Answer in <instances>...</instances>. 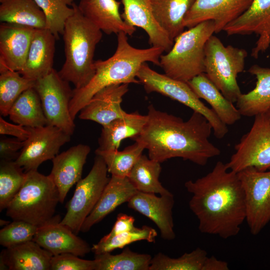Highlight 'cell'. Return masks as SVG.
Segmentation results:
<instances>
[{
	"label": "cell",
	"mask_w": 270,
	"mask_h": 270,
	"mask_svg": "<svg viewBox=\"0 0 270 270\" xmlns=\"http://www.w3.org/2000/svg\"><path fill=\"white\" fill-rule=\"evenodd\" d=\"M35 29L14 24L0 25V72L23 68Z\"/></svg>",
	"instance_id": "cell-16"
},
{
	"label": "cell",
	"mask_w": 270,
	"mask_h": 270,
	"mask_svg": "<svg viewBox=\"0 0 270 270\" xmlns=\"http://www.w3.org/2000/svg\"><path fill=\"white\" fill-rule=\"evenodd\" d=\"M214 32V21L207 20L179 34L170 50L160 57L159 66L164 74L188 82L204 72L205 45Z\"/></svg>",
	"instance_id": "cell-6"
},
{
	"label": "cell",
	"mask_w": 270,
	"mask_h": 270,
	"mask_svg": "<svg viewBox=\"0 0 270 270\" xmlns=\"http://www.w3.org/2000/svg\"><path fill=\"white\" fill-rule=\"evenodd\" d=\"M69 84L53 68L48 74L36 80L34 88L40 96L48 124L72 136L76 126L70 111L73 90Z\"/></svg>",
	"instance_id": "cell-10"
},
{
	"label": "cell",
	"mask_w": 270,
	"mask_h": 270,
	"mask_svg": "<svg viewBox=\"0 0 270 270\" xmlns=\"http://www.w3.org/2000/svg\"><path fill=\"white\" fill-rule=\"evenodd\" d=\"M73 14L66 20L63 36L65 60L58 73L62 78L72 83L74 89L86 85L95 70L93 60L102 32L86 18L74 2Z\"/></svg>",
	"instance_id": "cell-4"
},
{
	"label": "cell",
	"mask_w": 270,
	"mask_h": 270,
	"mask_svg": "<svg viewBox=\"0 0 270 270\" xmlns=\"http://www.w3.org/2000/svg\"><path fill=\"white\" fill-rule=\"evenodd\" d=\"M134 218L132 216L120 213L118 215L116 220L110 232L102 238L106 240L114 236L134 229Z\"/></svg>",
	"instance_id": "cell-43"
},
{
	"label": "cell",
	"mask_w": 270,
	"mask_h": 270,
	"mask_svg": "<svg viewBox=\"0 0 270 270\" xmlns=\"http://www.w3.org/2000/svg\"><path fill=\"white\" fill-rule=\"evenodd\" d=\"M266 116L270 123V108H268L264 113Z\"/></svg>",
	"instance_id": "cell-45"
},
{
	"label": "cell",
	"mask_w": 270,
	"mask_h": 270,
	"mask_svg": "<svg viewBox=\"0 0 270 270\" xmlns=\"http://www.w3.org/2000/svg\"><path fill=\"white\" fill-rule=\"evenodd\" d=\"M0 74V112L6 116L16 100L24 92L34 87L36 81L16 71L6 70Z\"/></svg>",
	"instance_id": "cell-36"
},
{
	"label": "cell",
	"mask_w": 270,
	"mask_h": 270,
	"mask_svg": "<svg viewBox=\"0 0 270 270\" xmlns=\"http://www.w3.org/2000/svg\"><path fill=\"white\" fill-rule=\"evenodd\" d=\"M223 30L228 36L256 34L251 56L257 58L270 46V0H252L248 10Z\"/></svg>",
	"instance_id": "cell-14"
},
{
	"label": "cell",
	"mask_w": 270,
	"mask_h": 270,
	"mask_svg": "<svg viewBox=\"0 0 270 270\" xmlns=\"http://www.w3.org/2000/svg\"><path fill=\"white\" fill-rule=\"evenodd\" d=\"M127 35L124 32L117 34V47L114 54L106 60L94 61L95 72L90 80L83 88L73 90L70 111L74 120L100 90L114 84H140L136 76L144 63L151 62L160 66V57L164 52L162 48H136L130 44Z\"/></svg>",
	"instance_id": "cell-3"
},
{
	"label": "cell",
	"mask_w": 270,
	"mask_h": 270,
	"mask_svg": "<svg viewBox=\"0 0 270 270\" xmlns=\"http://www.w3.org/2000/svg\"><path fill=\"white\" fill-rule=\"evenodd\" d=\"M235 152L226 163L238 172L253 167L260 171L270 169V123L264 114L254 116L250 130L234 146Z\"/></svg>",
	"instance_id": "cell-11"
},
{
	"label": "cell",
	"mask_w": 270,
	"mask_h": 270,
	"mask_svg": "<svg viewBox=\"0 0 270 270\" xmlns=\"http://www.w3.org/2000/svg\"><path fill=\"white\" fill-rule=\"evenodd\" d=\"M204 52V73L226 98L236 102L242 94L237 77L244 70L248 52L244 48L226 46L212 35L206 44Z\"/></svg>",
	"instance_id": "cell-7"
},
{
	"label": "cell",
	"mask_w": 270,
	"mask_h": 270,
	"mask_svg": "<svg viewBox=\"0 0 270 270\" xmlns=\"http://www.w3.org/2000/svg\"><path fill=\"white\" fill-rule=\"evenodd\" d=\"M122 2L124 12L121 15L124 20L131 26L144 30L152 46L162 48L164 52H168L174 41L156 20L151 0H122Z\"/></svg>",
	"instance_id": "cell-21"
},
{
	"label": "cell",
	"mask_w": 270,
	"mask_h": 270,
	"mask_svg": "<svg viewBox=\"0 0 270 270\" xmlns=\"http://www.w3.org/2000/svg\"><path fill=\"white\" fill-rule=\"evenodd\" d=\"M78 5L84 16L106 34L124 32L131 36L136 30L122 19L120 2L116 0H80Z\"/></svg>",
	"instance_id": "cell-22"
},
{
	"label": "cell",
	"mask_w": 270,
	"mask_h": 270,
	"mask_svg": "<svg viewBox=\"0 0 270 270\" xmlns=\"http://www.w3.org/2000/svg\"><path fill=\"white\" fill-rule=\"evenodd\" d=\"M38 227L24 220H14L0 230V244L6 248L32 240Z\"/></svg>",
	"instance_id": "cell-40"
},
{
	"label": "cell",
	"mask_w": 270,
	"mask_h": 270,
	"mask_svg": "<svg viewBox=\"0 0 270 270\" xmlns=\"http://www.w3.org/2000/svg\"><path fill=\"white\" fill-rule=\"evenodd\" d=\"M174 204L173 194L157 196L155 194L137 191L128 202V206L152 220L159 228L161 236L165 240L175 238L172 218Z\"/></svg>",
	"instance_id": "cell-17"
},
{
	"label": "cell",
	"mask_w": 270,
	"mask_h": 270,
	"mask_svg": "<svg viewBox=\"0 0 270 270\" xmlns=\"http://www.w3.org/2000/svg\"><path fill=\"white\" fill-rule=\"evenodd\" d=\"M60 216L38 227L34 241L53 256L69 253L84 256L92 252V248L78 237L68 227L62 224Z\"/></svg>",
	"instance_id": "cell-18"
},
{
	"label": "cell",
	"mask_w": 270,
	"mask_h": 270,
	"mask_svg": "<svg viewBox=\"0 0 270 270\" xmlns=\"http://www.w3.org/2000/svg\"><path fill=\"white\" fill-rule=\"evenodd\" d=\"M14 160H1L0 164V211L6 209L23 186L26 176Z\"/></svg>",
	"instance_id": "cell-37"
},
{
	"label": "cell",
	"mask_w": 270,
	"mask_h": 270,
	"mask_svg": "<svg viewBox=\"0 0 270 270\" xmlns=\"http://www.w3.org/2000/svg\"><path fill=\"white\" fill-rule=\"evenodd\" d=\"M136 77L146 92L160 94L204 116L212 126L214 134L217 138L222 139L228 134V126L220 119L212 108L200 100L188 82L160 74L152 70L146 62L141 66Z\"/></svg>",
	"instance_id": "cell-8"
},
{
	"label": "cell",
	"mask_w": 270,
	"mask_h": 270,
	"mask_svg": "<svg viewBox=\"0 0 270 270\" xmlns=\"http://www.w3.org/2000/svg\"><path fill=\"white\" fill-rule=\"evenodd\" d=\"M252 0H195L186 14L183 25L188 28L212 20L215 32L223 30L250 7Z\"/></svg>",
	"instance_id": "cell-15"
},
{
	"label": "cell",
	"mask_w": 270,
	"mask_h": 270,
	"mask_svg": "<svg viewBox=\"0 0 270 270\" xmlns=\"http://www.w3.org/2000/svg\"><path fill=\"white\" fill-rule=\"evenodd\" d=\"M248 72L256 77V85L240 96L236 106L242 116L250 117L264 114L270 108V68L254 64Z\"/></svg>",
	"instance_id": "cell-29"
},
{
	"label": "cell",
	"mask_w": 270,
	"mask_h": 270,
	"mask_svg": "<svg viewBox=\"0 0 270 270\" xmlns=\"http://www.w3.org/2000/svg\"><path fill=\"white\" fill-rule=\"evenodd\" d=\"M227 262L197 248L178 258H172L160 252L152 258L149 270H228Z\"/></svg>",
	"instance_id": "cell-26"
},
{
	"label": "cell",
	"mask_w": 270,
	"mask_h": 270,
	"mask_svg": "<svg viewBox=\"0 0 270 270\" xmlns=\"http://www.w3.org/2000/svg\"><path fill=\"white\" fill-rule=\"evenodd\" d=\"M128 84L112 85L100 90L80 110L79 118L104 126L126 116L128 113L122 110L121 102L128 90Z\"/></svg>",
	"instance_id": "cell-20"
},
{
	"label": "cell",
	"mask_w": 270,
	"mask_h": 270,
	"mask_svg": "<svg viewBox=\"0 0 270 270\" xmlns=\"http://www.w3.org/2000/svg\"><path fill=\"white\" fill-rule=\"evenodd\" d=\"M160 162L142 154L128 178L138 191L164 195L170 193L159 180Z\"/></svg>",
	"instance_id": "cell-33"
},
{
	"label": "cell",
	"mask_w": 270,
	"mask_h": 270,
	"mask_svg": "<svg viewBox=\"0 0 270 270\" xmlns=\"http://www.w3.org/2000/svg\"><path fill=\"white\" fill-rule=\"evenodd\" d=\"M0 3L1 22L46 28L44 14L34 0H3Z\"/></svg>",
	"instance_id": "cell-30"
},
{
	"label": "cell",
	"mask_w": 270,
	"mask_h": 270,
	"mask_svg": "<svg viewBox=\"0 0 270 270\" xmlns=\"http://www.w3.org/2000/svg\"><path fill=\"white\" fill-rule=\"evenodd\" d=\"M238 174L244 194L246 220L256 236L270 222V170L248 167Z\"/></svg>",
	"instance_id": "cell-12"
},
{
	"label": "cell",
	"mask_w": 270,
	"mask_h": 270,
	"mask_svg": "<svg viewBox=\"0 0 270 270\" xmlns=\"http://www.w3.org/2000/svg\"><path fill=\"white\" fill-rule=\"evenodd\" d=\"M152 258L150 254L134 252L128 247L118 254H94L96 270H149Z\"/></svg>",
	"instance_id": "cell-34"
},
{
	"label": "cell",
	"mask_w": 270,
	"mask_h": 270,
	"mask_svg": "<svg viewBox=\"0 0 270 270\" xmlns=\"http://www.w3.org/2000/svg\"><path fill=\"white\" fill-rule=\"evenodd\" d=\"M195 0H151L154 17L170 38L174 40L184 30V18Z\"/></svg>",
	"instance_id": "cell-31"
},
{
	"label": "cell",
	"mask_w": 270,
	"mask_h": 270,
	"mask_svg": "<svg viewBox=\"0 0 270 270\" xmlns=\"http://www.w3.org/2000/svg\"><path fill=\"white\" fill-rule=\"evenodd\" d=\"M126 147L123 150L101 151L96 150V154L104 159L108 172L112 176L125 178L129 175L132 168L142 154L144 146L139 142Z\"/></svg>",
	"instance_id": "cell-35"
},
{
	"label": "cell",
	"mask_w": 270,
	"mask_h": 270,
	"mask_svg": "<svg viewBox=\"0 0 270 270\" xmlns=\"http://www.w3.org/2000/svg\"><path fill=\"white\" fill-rule=\"evenodd\" d=\"M2 0H0V2H2Z\"/></svg>",
	"instance_id": "cell-47"
},
{
	"label": "cell",
	"mask_w": 270,
	"mask_h": 270,
	"mask_svg": "<svg viewBox=\"0 0 270 270\" xmlns=\"http://www.w3.org/2000/svg\"><path fill=\"white\" fill-rule=\"evenodd\" d=\"M43 12L46 18V28L56 40L64 33L66 22L74 9L73 0H34Z\"/></svg>",
	"instance_id": "cell-38"
},
{
	"label": "cell",
	"mask_w": 270,
	"mask_h": 270,
	"mask_svg": "<svg viewBox=\"0 0 270 270\" xmlns=\"http://www.w3.org/2000/svg\"><path fill=\"white\" fill-rule=\"evenodd\" d=\"M90 148L78 144L58 154L52 160V168L49 174L56 186L60 202L63 203L71 188L80 179L84 164Z\"/></svg>",
	"instance_id": "cell-19"
},
{
	"label": "cell",
	"mask_w": 270,
	"mask_h": 270,
	"mask_svg": "<svg viewBox=\"0 0 270 270\" xmlns=\"http://www.w3.org/2000/svg\"><path fill=\"white\" fill-rule=\"evenodd\" d=\"M97 262L80 258L72 254L66 253L53 256L50 270H96Z\"/></svg>",
	"instance_id": "cell-41"
},
{
	"label": "cell",
	"mask_w": 270,
	"mask_h": 270,
	"mask_svg": "<svg viewBox=\"0 0 270 270\" xmlns=\"http://www.w3.org/2000/svg\"><path fill=\"white\" fill-rule=\"evenodd\" d=\"M147 120L141 133L133 140L148 150V158L160 162L180 158L199 166L220 154L209 138L212 126L202 114L193 112L187 120L156 109L148 108Z\"/></svg>",
	"instance_id": "cell-2"
},
{
	"label": "cell",
	"mask_w": 270,
	"mask_h": 270,
	"mask_svg": "<svg viewBox=\"0 0 270 270\" xmlns=\"http://www.w3.org/2000/svg\"><path fill=\"white\" fill-rule=\"evenodd\" d=\"M26 172L25 182L6 208V214L14 220H24L40 227L58 216L54 214L60 202L59 192L50 175L38 170Z\"/></svg>",
	"instance_id": "cell-5"
},
{
	"label": "cell",
	"mask_w": 270,
	"mask_h": 270,
	"mask_svg": "<svg viewBox=\"0 0 270 270\" xmlns=\"http://www.w3.org/2000/svg\"><path fill=\"white\" fill-rule=\"evenodd\" d=\"M26 128L28 138L14 160L25 172L38 170L42 162L52 160L61 146L70 140L71 136L54 126Z\"/></svg>",
	"instance_id": "cell-13"
},
{
	"label": "cell",
	"mask_w": 270,
	"mask_h": 270,
	"mask_svg": "<svg viewBox=\"0 0 270 270\" xmlns=\"http://www.w3.org/2000/svg\"><path fill=\"white\" fill-rule=\"evenodd\" d=\"M10 222H7V221H6L4 220H0V225L1 226H6L7 224H10Z\"/></svg>",
	"instance_id": "cell-46"
},
{
	"label": "cell",
	"mask_w": 270,
	"mask_h": 270,
	"mask_svg": "<svg viewBox=\"0 0 270 270\" xmlns=\"http://www.w3.org/2000/svg\"><path fill=\"white\" fill-rule=\"evenodd\" d=\"M53 255L34 240L3 250L0 269L10 270H50Z\"/></svg>",
	"instance_id": "cell-25"
},
{
	"label": "cell",
	"mask_w": 270,
	"mask_h": 270,
	"mask_svg": "<svg viewBox=\"0 0 270 270\" xmlns=\"http://www.w3.org/2000/svg\"><path fill=\"white\" fill-rule=\"evenodd\" d=\"M0 134L12 136L21 140L25 141L28 138L30 132L26 127L16 124L10 123L0 116Z\"/></svg>",
	"instance_id": "cell-44"
},
{
	"label": "cell",
	"mask_w": 270,
	"mask_h": 270,
	"mask_svg": "<svg viewBox=\"0 0 270 270\" xmlns=\"http://www.w3.org/2000/svg\"><path fill=\"white\" fill-rule=\"evenodd\" d=\"M108 168L101 156L96 154L88 174L77 183L71 200L66 205V212L60 222L75 234L81 227L98 202L110 178Z\"/></svg>",
	"instance_id": "cell-9"
},
{
	"label": "cell",
	"mask_w": 270,
	"mask_h": 270,
	"mask_svg": "<svg viewBox=\"0 0 270 270\" xmlns=\"http://www.w3.org/2000/svg\"><path fill=\"white\" fill-rule=\"evenodd\" d=\"M158 236L156 230L148 226L134 229L112 236L106 240L101 238L100 242L94 244L92 252L96 254L111 252L114 250L122 248L134 242L146 240L154 242Z\"/></svg>",
	"instance_id": "cell-39"
},
{
	"label": "cell",
	"mask_w": 270,
	"mask_h": 270,
	"mask_svg": "<svg viewBox=\"0 0 270 270\" xmlns=\"http://www.w3.org/2000/svg\"><path fill=\"white\" fill-rule=\"evenodd\" d=\"M188 84L200 98L210 104L226 125H232L241 118L242 115L236 106L225 98L204 72L194 77Z\"/></svg>",
	"instance_id": "cell-27"
},
{
	"label": "cell",
	"mask_w": 270,
	"mask_h": 270,
	"mask_svg": "<svg viewBox=\"0 0 270 270\" xmlns=\"http://www.w3.org/2000/svg\"><path fill=\"white\" fill-rule=\"evenodd\" d=\"M137 191L128 177L112 176L96 205L84 220L80 232H88L118 206L128 202Z\"/></svg>",
	"instance_id": "cell-24"
},
{
	"label": "cell",
	"mask_w": 270,
	"mask_h": 270,
	"mask_svg": "<svg viewBox=\"0 0 270 270\" xmlns=\"http://www.w3.org/2000/svg\"><path fill=\"white\" fill-rule=\"evenodd\" d=\"M10 120L26 127L38 128L48 124L40 96L34 87L24 92L12 105Z\"/></svg>",
	"instance_id": "cell-32"
},
{
	"label": "cell",
	"mask_w": 270,
	"mask_h": 270,
	"mask_svg": "<svg viewBox=\"0 0 270 270\" xmlns=\"http://www.w3.org/2000/svg\"><path fill=\"white\" fill-rule=\"evenodd\" d=\"M146 120V115L135 112L128 113L126 116L102 126L96 150L101 151L118 150L122 140L127 138L134 140L141 133Z\"/></svg>",
	"instance_id": "cell-28"
},
{
	"label": "cell",
	"mask_w": 270,
	"mask_h": 270,
	"mask_svg": "<svg viewBox=\"0 0 270 270\" xmlns=\"http://www.w3.org/2000/svg\"><path fill=\"white\" fill-rule=\"evenodd\" d=\"M56 40L46 28L35 29L24 66L19 72L35 81L48 74L53 69Z\"/></svg>",
	"instance_id": "cell-23"
},
{
	"label": "cell",
	"mask_w": 270,
	"mask_h": 270,
	"mask_svg": "<svg viewBox=\"0 0 270 270\" xmlns=\"http://www.w3.org/2000/svg\"><path fill=\"white\" fill-rule=\"evenodd\" d=\"M26 140H21L17 138H1L0 140L1 160H16L20 154L18 151L22 148Z\"/></svg>",
	"instance_id": "cell-42"
},
{
	"label": "cell",
	"mask_w": 270,
	"mask_h": 270,
	"mask_svg": "<svg viewBox=\"0 0 270 270\" xmlns=\"http://www.w3.org/2000/svg\"><path fill=\"white\" fill-rule=\"evenodd\" d=\"M199 230L227 239L238 234L246 219L244 194L238 172L218 162L206 175L184 184Z\"/></svg>",
	"instance_id": "cell-1"
}]
</instances>
